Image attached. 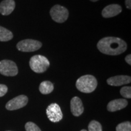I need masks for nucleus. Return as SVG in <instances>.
I'll return each mask as SVG.
<instances>
[{
    "label": "nucleus",
    "instance_id": "f257e3e1",
    "mask_svg": "<svg viewBox=\"0 0 131 131\" xmlns=\"http://www.w3.org/2000/svg\"><path fill=\"white\" fill-rule=\"evenodd\" d=\"M126 42L117 37H108L101 39L97 43V48L101 53L109 55H118L126 50Z\"/></svg>",
    "mask_w": 131,
    "mask_h": 131
},
{
    "label": "nucleus",
    "instance_id": "f03ea898",
    "mask_svg": "<svg viewBox=\"0 0 131 131\" xmlns=\"http://www.w3.org/2000/svg\"><path fill=\"white\" fill-rule=\"evenodd\" d=\"M98 85L95 77L91 75H86L78 78L76 87L78 91L83 93H91L95 91Z\"/></svg>",
    "mask_w": 131,
    "mask_h": 131
},
{
    "label": "nucleus",
    "instance_id": "7ed1b4c3",
    "mask_svg": "<svg viewBox=\"0 0 131 131\" xmlns=\"http://www.w3.org/2000/svg\"><path fill=\"white\" fill-rule=\"evenodd\" d=\"M29 66L33 71L36 73L45 72L50 66V62L46 57L40 55H36L31 57Z\"/></svg>",
    "mask_w": 131,
    "mask_h": 131
},
{
    "label": "nucleus",
    "instance_id": "20e7f679",
    "mask_svg": "<svg viewBox=\"0 0 131 131\" xmlns=\"http://www.w3.org/2000/svg\"><path fill=\"white\" fill-rule=\"evenodd\" d=\"M50 15L52 19L58 23H63L69 17V10L60 5L53 6L50 10Z\"/></svg>",
    "mask_w": 131,
    "mask_h": 131
},
{
    "label": "nucleus",
    "instance_id": "39448f33",
    "mask_svg": "<svg viewBox=\"0 0 131 131\" xmlns=\"http://www.w3.org/2000/svg\"><path fill=\"white\" fill-rule=\"evenodd\" d=\"M42 46L40 41L32 39H26L19 41L16 45L18 50L23 52H35L40 49Z\"/></svg>",
    "mask_w": 131,
    "mask_h": 131
},
{
    "label": "nucleus",
    "instance_id": "423d86ee",
    "mask_svg": "<svg viewBox=\"0 0 131 131\" xmlns=\"http://www.w3.org/2000/svg\"><path fill=\"white\" fill-rule=\"evenodd\" d=\"M18 73L17 66L15 62L9 60L0 61V73L4 76L14 77Z\"/></svg>",
    "mask_w": 131,
    "mask_h": 131
},
{
    "label": "nucleus",
    "instance_id": "0eeeda50",
    "mask_svg": "<svg viewBox=\"0 0 131 131\" xmlns=\"http://www.w3.org/2000/svg\"><path fill=\"white\" fill-rule=\"evenodd\" d=\"M46 114L49 120L53 123L60 122L63 118L61 108L57 103H52L47 107Z\"/></svg>",
    "mask_w": 131,
    "mask_h": 131
},
{
    "label": "nucleus",
    "instance_id": "6e6552de",
    "mask_svg": "<svg viewBox=\"0 0 131 131\" xmlns=\"http://www.w3.org/2000/svg\"><path fill=\"white\" fill-rule=\"evenodd\" d=\"M28 103V98L24 95H21L8 101L6 107L9 111H14L21 109Z\"/></svg>",
    "mask_w": 131,
    "mask_h": 131
},
{
    "label": "nucleus",
    "instance_id": "1a4fd4ad",
    "mask_svg": "<svg viewBox=\"0 0 131 131\" xmlns=\"http://www.w3.org/2000/svg\"><path fill=\"white\" fill-rule=\"evenodd\" d=\"M122 7L119 4H112L108 5L103 9L101 12L103 18H109L117 16L122 12Z\"/></svg>",
    "mask_w": 131,
    "mask_h": 131
},
{
    "label": "nucleus",
    "instance_id": "9d476101",
    "mask_svg": "<svg viewBox=\"0 0 131 131\" xmlns=\"http://www.w3.org/2000/svg\"><path fill=\"white\" fill-rule=\"evenodd\" d=\"M70 110L73 115L78 117L84 112V106L80 98L74 96L70 101Z\"/></svg>",
    "mask_w": 131,
    "mask_h": 131
},
{
    "label": "nucleus",
    "instance_id": "9b49d317",
    "mask_svg": "<svg viewBox=\"0 0 131 131\" xmlns=\"http://www.w3.org/2000/svg\"><path fill=\"white\" fill-rule=\"evenodd\" d=\"M131 82L130 77L127 75H118L112 77L107 80V84L112 86H119L127 84Z\"/></svg>",
    "mask_w": 131,
    "mask_h": 131
},
{
    "label": "nucleus",
    "instance_id": "f8f14e48",
    "mask_svg": "<svg viewBox=\"0 0 131 131\" xmlns=\"http://www.w3.org/2000/svg\"><path fill=\"white\" fill-rule=\"evenodd\" d=\"M15 8L14 0H3L0 3V13L3 15H9L14 10Z\"/></svg>",
    "mask_w": 131,
    "mask_h": 131
},
{
    "label": "nucleus",
    "instance_id": "ddd939ff",
    "mask_svg": "<svg viewBox=\"0 0 131 131\" xmlns=\"http://www.w3.org/2000/svg\"><path fill=\"white\" fill-rule=\"evenodd\" d=\"M128 104L125 99H117L112 100L108 103L107 108L109 112H115L126 107Z\"/></svg>",
    "mask_w": 131,
    "mask_h": 131
},
{
    "label": "nucleus",
    "instance_id": "4468645a",
    "mask_svg": "<svg viewBox=\"0 0 131 131\" xmlns=\"http://www.w3.org/2000/svg\"><path fill=\"white\" fill-rule=\"evenodd\" d=\"M54 86L53 83L49 81H44L41 83L39 90L42 94L46 95L50 94L53 91Z\"/></svg>",
    "mask_w": 131,
    "mask_h": 131
},
{
    "label": "nucleus",
    "instance_id": "2eb2a0df",
    "mask_svg": "<svg viewBox=\"0 0 131 131\" xmlns=\"http://www.w3.org/2000/svg\"><path fill=\"white\" fill-rule=\"evenodd\" d=\"M12 32L4 27L0 26V41H7L13 38Z\"/></svg>",
    "mask_w": 131,
    "mask_h": 131
},
{
    "label": "nucleus",
    "instance_id": "dca6fc26",
    "mask_svg": "<svg viewBox=\"0 0 131 131\" xmlns=\"http://www.w3.org/2000/svg\"><path fill=\"white\" fill-rule=\"evenodd\" d=\"M89 131H102V126L99 122L93 120L89 124Z\"/></svg>",
    "mask_w": 131,
    "mask_h": 131
},
{
    "label": "nucleus",
    "instance_id": "f3484780",
    "mask_svg": "<svg viewBox=\"0 0 131 131\" xmlns=\"http://www.w3.org/2000/svg\"><path fill=\"white\" fill-rule=\"evenodd\" d=\"M117 131H131L130 122H126L119 124L116 127Z\"/></svg>",
    "mask_w": 131,
    "mask_h": 131
},
{
    "label": "nucleus",
    "instance_id": "a211bd4d",
    "mask_svg": "<svg viewBox=\"0 0 131 131\" xmlns=\"http://www.w3.org/2000/svg\"><path fill=\"white\" fill-rule=\"evenodd\" d=\"M120 94L123 97L126 98H131V87L124 86L120 90Z\"/></svg>",
    "mask_w": 131,
    "mask_h": 131
},
{
    "label": "nucleus",
    "instance_id": "6ab92c4d",
    "mask_svg": "<svg viewBox=\"0 0 131 131\" xmlns=\"http://www.w3.org/2000/svg\"><path fill=\"white\" fill-rule=\"evenodd\" d=\"M26 131H41L37 124L32 122H27L25 125Z\"/></svg>",
    "mask_w": 131,
    "mask_h": 131
},
{
    "label": "nucleus",
    "instance_id": "aec40b11",
    "mask_svg": "<svg viewBox=\"0 0 131 131\" xmlns=\"http://www.w3.org/2000/svg\"><path fill=\"white\" fill-rule=\"evenodd\" d=\"M7 91L8 88L6 85L0 84V97L6 95V93L7 92Z\"/></svg>",
    "mask_w": 131,
    "mask_h": 131
},
{
    "label": "nucleus",
    "instance_id": "412c9836",
    "mask_svg": "<svg viewBox=\"0 0 131 131\" xmlns=\"http://www.w3.org/2000/svg\"><path fill=\"white\" fill-rule=\"evenodd\" d=\"M125 60L128 64L131 65V55L130 54H129V55H127V56L126 57Z\"/></svg>",
    "mask_w": 131,
    "mask_h": 131
},
{
    "label": "nucleus",
    "instance_id": "4be33fe9",
    "mask_svg": "<svg viewBox=\"0 0 131 131\" xmlns=\"http://www.w3.org/2000/svg\"><path fill=\"white\" fill-rule=\"evenodd\" d=\"M125 5L126 6L127 9H131V1L130 0H125Z\"/></svg>",
    "mask_w": 131,
    "mask_h": 131
},
{
    "label": "nucleus",
    "instance_id": "5701e85b",
    "mask_svg": "<svg viewBox=\"0 0 131 131\" xmlns=\"http://www.w3.org/2000/svg\"><path fill=\"white\" fill-rule=\"evenodd\" d=\"M90 1H92V2H96V1H99V0H90Z\"/></svg>",
    "mask_w": 131,
    "mask_h": 131
},
{
    "label": "nucleus",
    "instance_id": "b1692460",
    "mask_svg": "<svg viewBox=\"0 0 131 131\" xmlns=\"http://www.w3.org/2000/svg\"><path fill=\"white\" fill-rule=\"evenodd\" d=\"M80 131H87V130H85V129H83V130H80Z\"/></svg>",
    "mask_w": 131,
    "mask_h": 131
}]
</instances>
